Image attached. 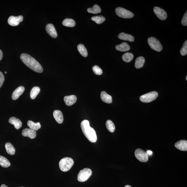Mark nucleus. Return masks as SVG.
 I'll use <instances>...</instances> for the list:
<instances>
[{
  "instance_id": "obj_1",
  "label": "nucleus",
  "mask_w": 187,
  "mask_h": 187,
  "mask_svg": "<svg viewBox=\"0 0 187 187\" xmlns=\"http://www.w3.org/2000/svg\"><path fill=\"white\" fill-rule=\"evenodd\" d=\"M20 58L23 63L33 71L38 73H42L43 71V69L40 64L29 54H22Z\"/></svg>"
},
{
  "instance_id": "obj_2",
  "label": "nucleus",
  "mask_w": 187,
  "mask_h": 187,
  "mask_svg": "<svg viewBox=\"0 0 187 187\" xmlns=\"http://www.w3.org/2000/svg\"><path fill=\"white\" fill-rule=\"evenodd\" d=\"M82 131L88 140L91 143H95L97 140L96 132L93 128L91 127L89 122L87 120H83L81 124Z\"/></svg>"
},
{
  "instance_id": "obj_3",
  "label": "nucleus",
  "mask_w": 187,
  "mask_h": 187,
  "mask_svg": "<svg viewBox=\"0 0 187 187\" xmlns=\"http://www.w3.org/2000/svg\"><path fill=\"white\" fill-rule=\"evenodd\" d=\"M74 164V161L73 159L70 157H65L60 161L59 166L61 171L66 172L69 171Z\"/></svg>"
},
{
  "instance_id": "obj_4",
  "label": "nucleus",
  "mask_w": 187,
  "mask_h": 187,
  "mask_svg": "<svg viewBox=\"0 0 187 187\" xmlns=\"http://www.w3.org/2000/svg\"><path fill=\"white\" fill-rule=\"evenodd\" d=\"M148 42L151 48L154 50L161 52L163 50V46L159 41L155 38L151 37L148 39Z\"/></svg>"
},
{
  "instance_id": "obj_5",
  "label": "nucleus",
  "mask_w": 187,
  "mask_h": 187,
  "mask_svg": "<svg viewBox=\"0 0 187 187\" xmlns=\"http://www.w3.org/2000/svg\"><path fill=\"white\" fill-rule=\"evenodd\" d=\"M116 12L118 16L124 19H131L134 16V14L123 8L118 7L116 9Z\"/></svg>"
},
{
  "instance_id": "obj_6",
  "label": "nucleus",
  "mask_w": 187,
  "mask_h": 187,
  "mask_svg": "<svg viewBox=\"0 0 187 187\" xmlns=\"http://www.w3.org/2000/svg\"><path fill=\"white\" fill-rule=\"evenodd\" d=\"M92 174L90 169L85 168L79 171L78 175V180L80 182H84L88 180Z\"/></svg>"
},
{
  "instance_id": "obj_7",
  "label": "nucleus",
  "mask_w": 187,
  "mask_h": 187,
  "mask_svg": "<svg viewBox=\"0 0 187 187\" xmlns=\"http://www.w3.org/2000/svg\"><path fill=\"white\" fill-rule=\"evenodd\" d=\"M158 96V93L156 91H153L142 95L140 97V100L143 103H149L155 100Z\"/></svg>"
},
{
  "instance_id": "obj_8",
  "label": "nucleus",
  "mask_w": 187,
  "mask_h": 187,
  "mask_svg": "<svg viewBox=\"0 0 187 187\" xmlns=\"http://www.w3.org/2000/svg\"><path fill=\"white\" fill-rule=\"evenodd\" d=\"M135 156L138 160L142 162H146L148 160L147 153L143 150L141 149H137L135 151Z\"/></svg>"
},
{
  "instance_id": "obj_9",
  "label": "nucleus",
  "mask_w": 187,
  "mask_h": 187,
  "mask_svg": "<svg viewBox=\"0 0 187 187\" xmlns=\"http://www.w3.org/2000/svg\"><path fill=\"white\" fill-rule=\"evenodd\" d=\"M23 20V17L22 15L18 16H11L8 19V23L9 25L13 26H16L18 25L19 23L22 22Z\"/></svg>"
},
{
  "instance_id": "obj_10",
  "label": "nucleus",
  "mask_w": 187,
  "mask_h": 187,
  "mask_svg": "<svg viewBox=\"0 0 187 187\" xmlns=\"http://www.w3.org/2000/svg\"><path fill=\"white\" fill-rule=\"evenodd\" d=\"M153 11L158 18L161 20H165L167 18V13L164 9L159 7H155Z\"/></svg>"
},
{
  "instance_id": "obj_11",
  "label": "nucleus",
  "mask_w": 187,
  "mask_h": 187,
  "mask_svg": "<svg viewBox=\"0 0 187 187\" xmlns=\"http://www.w3.org/2000/svg\"><path fill=\"white\" fill-rule=\"evenodd\" d=\"M46 32L50 36L54 38H56L58 36L57 32L53 24H48L46 27Z\"/></svg>"
},
{
  "instance_id": "obj_12",
  "label": "nucleus",
  "mask_w": 187,
  "mask_h": 187,
  "mask_svg": "<svg viewBox=\"0 0 187 187\" xmlns=\"http://www.w3.org/2000/svg\"><path fill=\"white\" fill-rule=\"evenodd\" d=\"M22 134L24 137H29L31 139H34L36 136V131H34L30 128H25L23 130Z\"/></svg>"
},
{
  "instance_id": "obj_13",
  "label": "nucleus",
  "mask_w": 187,
  "mask_h": 187,
  "mask_svg": "<svg viewBox=\"0 0 187 187\" xmlns=\"http://www.w3.org/2000/svg\"><path fill=\"white\" fill-rule=\"evenodd\" d=\"M25 88L23 86H19L17 88L13 93L11 98L14 100H17L23 94Z\"/></svg>"
},
{
  "instance_id": "obj_14",
  "label": "nucleus",
  "mask_w": 187,
  "mask_h": 187,
  "mask_svg": "<svg viewBox=\"0 0 187 187\" xmlns=\"http://www.w3.org/2000/svg\"><path fill=\"white\" fill-rule=\"evenodd\" d=\"M77 97L74 95H70L64 97V101L67 106H71L76 102Z\"/></svg>"
},
{
  "instance_id": "obj_15",
  "label": "nucleus",
  "mask_w": 187,
  "mask_h": 187,
  "mask_svg": "<svg viewBox=\"0 0 187 187\" xmlns=\"http://www.w3.org/2000/svg\"><path fill=\"white\" fill-rule=\"evenodd\" d=\"M175 147L180 151H187V141L186 140H181L176 142L175 144Z\"/></svg>"
},
{
  "instance_id": "obj_16",
  "label": "nucleus",
  "mask_w": 187,
  "mask_h": 187,
  "mask_svg": "<svg viewBox=\"0 0 187 187\" xmlns=\"http://www.w3.org/2000/svg\"><path fill=\"white\" fill-rule=\"evenodd\" d=\"M9 122L10 123L13 125L17 130H19L22 127V123L20 120L14 117H12L9 119Z\"/></svg>"
},
{
  "instance_id": "obj_17",
  "label": "nucleus",
  "mask_w": 187,
  "mask_h": 187,
  "mask_svg": "<svg viewBox=\"0 0 187 187\" xmlns=\"http://www.w3.org/2000/svg\"><path fill=\"white\" fill-rule=\"evenodd\" d=\"M53 116L54 118L58 123L61 124L64 121V116L61 111L56 110L54 111Z\"/></svg>"
},
{
  "instance_id": "obj_18",
  "label": "nucleus",
  "mask_w": 187,
  "mask_h": 187,
  "mask_svg": "<svg viewBox=\"0 0 187 187\" xmlns=\"http://www.w3.org/2000/svg\"><path fill=\"white\" fill-rule=\"evenodd\" d=\"M118 38L120 40L128 41L133 42L134 41V38L132 35L121 33L119 34Z\"/></svg>"
},
{
  "instance_id": "obj_19",
  "label": "nucleus",
  "mask_w": 187,
  "mask_h": 187,
  "mask_svg": "<svg viewBox=\"0 0 187 187\" xmlns=\"http://www.w3.org/2000/svg\"><path fill=\"white\" fill-rule=\"evenodd\" d=\"M116 50L121 52L128 51L130 49V46L127 43L123 42L120 44L117 45L116 46Z\"/></svg>"
},
{
  "instance_id": "obj_20",
  "label": "nucleus",
  "mask_w": 187,
  "mask_h": 187,
  "mask_svg": "<svg viewBox=\"0 0 187 187\" xmlns=\"http://www.w3.org/2000/svg\"><path fill=\"white\" fill-rule=\"evenodd\" d=\"M101 100L105 103L110 104L112 102V97L107 94L106 91H103L101 93Z\"/></svg>"
},
{
  "instance_id": "obj_21",
  "label": "nucleus",
  "mask_w": 187,
  "mask_h": 187,
  "mask_svg": "<svg viewBox=\"0 0 187 187\" xmlns=\"http://www.w3.org/2000/svg\"><path fill=\"white\" fill-rule=\"evenodd\" d=\"M27 125L30 129L36 131L41 128V125L39 122L35 123L32 121L29 120L27 122Z\"/></svg>"
},
{
  "instance_id": "obj_22",
  "label": "nucleus",
  "mask_w": 187,
  "mask_h": 187,
  "mask_svg": "<svg viewBox=\"0 0 187 187\" xmlns=\"http://www.w3.org/2000/svg\"><path fill=\"white\" fill-rule=\"evenodd\" d=\"M145 59L143 56H139L136 59L135 61V67L136 69H140L143 67L145 64Z\"/></svg>"
},
{
  "instance_id": "obj_23",
  "label": "nucleus",
  "mask_w": 187,
  "mask_h": 187,
  "mask_svg": "<svg viewBox=\"0 0 187 187\" xmlns=\"http://www.w3.org/2000/svg\"><path fill=\"white\" fill-rule=\"evenodd\" d=\"M5 147L8 153L11 155H14L15 153V149L13 146L10 143L5 144Z\"/></svg>"
},
{
  "instance_id": "obj_24",
  "label": "nucleus",
  "mask_w": 187,
  "mask_h": 187,
  "mask_svg": "<svg viewBox=\"0 0 187 187\" xmlns=\"http://www.w3.org/2000/svg\"><path fill=\"white\" fill-rule=\"evenodd\" d=\"M0 165L4 168H7L10 166L11 163L6 158L0 156Z\"/></svg>"
},
{
  "instance_id": "obj_25",
  "label": "nucleus",
  "mask_w": 187,
  "mask_h": 187,
  "mask_svg": "<svg viewBox=\"0 0 187 187\" xmlns=\"http://www.w3.org/2000/svg\"><path fill=\"white\" fill-rule=\"evenodd\" d=\"M78 50L80 54L84 57H86L88 56V52L86 48L83 44H80L78 45Z\"/></svg>"
},
{
  "instance_id": "obj_26",
  "label": "nucleus",
  "mask_w": 187,
  "mask_h": 187,
  "mask_svg": "<svg viewBox=\"0 0 187 187\" xmlns=\"http://www.w3.org/2000/svg\"><path fill=\"white\" fill-rule=\"evenodd\" d=\"M62 24L65 26L74 27L75 26L76 23L74 19L67 18L63 21Z\"/></svg>"
},
{
  "instance_id": "obj_27",
  "label": "nucleus",
  "mask_w": 187,
  "mask_h": 187,
  "mask_svg": "<svg viewBox=\"0 0 187 187\" xmlns=\"http://www.w3.org/2000/svg\"><path fill=\"white\" fill-rule=\"evenodd\" d=\"M40 89L39 87H33L31 91L30 96L32 100L36 98L37 96L40 93Z\"/></svg>"
},
{
  "instance_id": "obj_28",
  "label": "nucleus",
  "mask_w": 187,
  "mask_h": 187,
  "mask_svg": "<svg viewBox=\"0 0 187 187\" xmlns=\"http://www.w3.org/2000/svg\"><path fill=\"white\" fill-rule=\"evenodd\" d=\"M87 11L91 14H97L100 13L101 12V9L98 5L95 4L92 8L88 9Z\"/></svg>"
},
{
  "instance_id": "obj_29",
  "label": "nucleus",
  "mask_w": 187,
  "mask_h": 187,
  "mask_svg": "<svg viewBox=\"0 0 187 187\" xmlns=\"http://www.w3.org/2000/svg\"><path fill=\"white\" fill-rule=\"evenodd\" d=\"M91 20L96 23L97 24H101L106 20V18L102 15L96 16L91 17Z\"/></svg>"
},
{
  "instance_id": "obj_30",
  "label": "nucleus",
  "mask_w": 187,
  "mask_h": 187,
  "mask_svg": "<svg viewBox=\"0 0 187 187\" xmlns=\"http://www.w3.org/2000/svg\"><path fill=\"white\" fill-rule=\"evenodd\" d=\"M134 57L133 54L129 52L124 54L122 56V59L126 62H129L133 60Z\"/></svg>"
},
{
  "instance_id": "obj_31",
  "label": "nucleus",
  "mask_w": 187,
  "mask_h": 187,
  "mask_svg": "<svg viewBox=\"0 0 187 187\" xmlns=\"http://www.w3.org/2000/svg\"><path fill=\"white\" fill-rule=\"evenodd\" d=\"M106 127L109 131L113 132L116 129L115 126L113 123L110 120L107 121L106 123Z\"/></svg>"
},
{
  "instance_id": "obj_32",
  "label": "nucleus",
  "mask_w": 187,
  "mask_h": 187,
  "mask_svg": "<svg viewBox=\"0 0 187 187\" xmlns=\"http://www.w3.org/2000/svg\"><path fill=\"white\" fill-rule=\"evenodd\" d=\"M180 54L181 55L185 56L187 54V41L184 42L183 45L182 47L180 50Z\"/></svg>"
},
{
  "instance_id": "obj_33",
  "label": "nucleus",
  "mask_w": 187,
  "mask_h": 187,
  "mask_svg": "<svg viewBox=\"0 0 187 187\" xmlns=\"http://www.w3.org/2000/svg\"><path fill=\"white\" fill-rule=\"evenodd\" d=\"M93 71L95 74L96 75H101L103 73L102 70L101 68L97 66H95L93 67Z\"/></svg>"
},
{
  "instance_id": "obj_34",
  "label": "nucleus",
  "mask_w": 187,
  "mask_h": 187,
  "mask_svg": "<svg viewBox=\"0 0 187 187\" xmlns=\"http://www.w3.org/2000/svg\"><path fill=\"white\" fill-rule=\"evenodd\" d=\"M181 24L183 26H186L187 25V11L184 14L183 17L181 21Z\"/></svg>"
},
{
  "instance_id": "obj_35",
  "label": "nucleus",
  "mask_w": 187,
  "mask_h": 187,
  "mask_svg": "<svg viewBox=\"0 0 187 187\" xmlns=\"http://www.w3.org/2000/svg\"><path fill=\"white\" fill-rule=\"evenodd\" d=\"M5 81V77L2 72L0 71V88H1L3 84Z\"/></svg>"
},
{
  "instance_id": "obj_36",
  "label": "nucleus",
  "mask_w": 187,
  "mask_h": 187,
  "mask_svg": "<svg viewBox=\"0 0 187 187\" xmlns=\"http://www.w3.org/2000/svg\"><path fill=\"white\" fill-rule=\"evenodd\" d=\"M3 58V53L2 51L0 50V61H1Z\"/></svg>"
},
{
  "instance_id": "obj_37",
  "label": "nucleus",
  "mask_w": 187,
  "mask_h": 187,
  "mask_svg": "<svg viewBox=\"0 0 187 187\" xmlns=\"http://www.w3.org/2000/svg\"><path fill=\"white\" fill-rule=\"evenodd\" d=\"M147 155H151L153 154V152H152V151H150V150H149V151H147Z\"/></svg>"
},
{
  "instance_id": "obj_38",
  "label": "nucleus",
  "mask_w": 187,
  "mask_h": 187,
  "mask_svg": "<svg viewBox=\"0 0 187 187\" xmlns=\"http://www.w3.org/2000/svg\"><path fill=\"white\" fill-rule=\"evenodd\" d=\"M1 187H8L5 184L2 185Z\"/></svg>"
},
{
  "instance_id": "obj_39",
  "label": "nucleus",
  "mask_w": 187,
  "mask_h": 187,
  "mask_svg": "<svg viewBox=\"0 0 187 187\" xmlns=\"http://www.w3.org/2000/svg\"><path fill=\"white\" fill-rule=\"evenodd\" d=\"M125 187H132L131 186H129V185H126Z\"/></svg>"
},
{
  "instance_id": "obj_40",
  "label": "nucleus",
  "mask_w": 187,
  "mask_h": 187,
  "mask_svg": "<svg viewBox=\"0 0 187 187\" xmlns=\"http://www.w3.org/2000/svg\"><path fill=\"white\" fill-rule=\"evenodd\" d=\"M186 80L187 81V76H186Z\"/></svg>"
},
{
  "instance_id": "obj_41",
  "label": "nucleus",
  "mask_w": 187,
  "mask_h": 187,
  "mask_svg": "<svg viewBox=\"0 0 187 187\" xmlns=\"http://www.w3.org/2000/svg\"><path fill=\"white\" fill-rule=\"evenodd\" d=\"M5 74H6L7 73V72L6 71H5Z\"/></svg>"
},
{
  "instance_id": "obj_42",
  "label": "nucleus",
  "mask_w": 187,
  "mask_h": 187,
  "mask_svg": "<svg viewBox=\"0 0 187 187\" xmlns=\"http://www.w3.org/2000/svg\"></svg>"
}]
</instances>
